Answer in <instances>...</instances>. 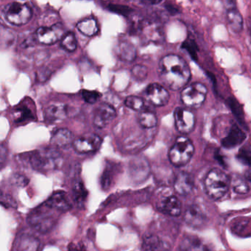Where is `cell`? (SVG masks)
<instances>
[{"instance_id": "cell-42", "label": "cell", "mask_w": 251, "mask_h": 251, "mask_svg": "<svg viewBox=\"0 0 251 251\" xmlns=\"http://www.w3.org/2000/svg\"><path fill=\"white\" fill-rule=\"evenodd\" d=\"M166 9L168 11V12L170 13L172 15H176V14H178V10L177 8H175L173 5H170V4H168V5H165Z\"/></svg>"}, {"instance_id": "cell-21", "label": "cell", "mask_w": 251, "mask_h": 251, "mask_svg": "<svg viewBox=\"0 0 251 251\" xmlns=\"http://www.w3.org/2000/svg\"><path fill=\"white\" fill-rule=\"evenodd\" d=\"M227 22L229 28L235 33H239L243 29V18L234 7L229 8L227 11Z\"/></svg>"}, {"instance_id": "cell-6", "label": "cell", "mask_w": 251, "mask_h": 251, "mask_svg": "<svg viewBox=\"0 0 251 251\" xmlns=\"http://www.w3.org/2000/svg\"><path fill=\"white\" fill-rule=\"evenodd\" d=\"M183 89L180 94V99L186 106L198 108L205 102L208 90L202 83H192Z\"/></svg>"}, {"instance_id": "cell-20", "label": "cell", "mask_w": 251, "mask_h": 251, "mask_svg": "<svg viewBox=\"0 0 251 251\" xmlns=\"http://www.w3.org/2000/svg\"><path fill=\"white\" fill-rule=\"evenodd\" d=\"M194 180L192 176L186 173H180L175 180V190L180 195H187L194 189Z\"/></svg>"}, {"instance_id": "cell-38", "label": "cell", "mask_w": 251, "mask_h": 251, "mask_svg": "<svg viewBox=\"0 0 251 251\" xmlns=\"http://www.w3.org/2000/svg\"><path fill=\"white\" fill-rule=\"evenodd\" d=\"M82 97L87 103L95 104L100 98L101 94L96 91H82Z\"/></svg>"}, {"instance_id": "cell-32", "label": "cell", "mask_w": 251, "mask_h": 251, "mask_svg": "<svg viewBox=\"0 0 251 251\" xmlns=\"http://www.w3.org/2000/svg\"><path fill=\"white\" fill-rule=\"evenodd\" d=\"M181 49L185 50L194 61L198 60V53L199 49H198V44L193 39L190 37L186 39L182 44Z\"/></svg>"}, {"instance_id": "cell-37", "label": "cell", "mask_w": 251, "mask_h": 251, "mask_svg": "<svg viewBox=\"0 0 251 251\" xmlns=\"http://www.w3.org/2000/svg\"><path fill=\"white\" fill-rule=\"evenodd\" d=\"M236 158L242 164L249 166L251 161V151L249 147H243L241 148L236 155Z\"/></svg>"}, {"instance_id": "cell-2", "label": "cell", "mask_w": 251, "mask_h": 251, "mask_svg": "<svg viewBox=\"0 0 251 251\" xmlns=\"http://www.w3.org/2000/svg\"><path fill=\"white\" fill-rule=\"evenodd\" d=\"M30 163L31 167L37 171H53L62 165L63 157L56 148H42L31 152Z\"/></svg>"}, {"instance_id": "cell-3", "label": "cell", "mask_w": 251, "mask_h": 251, "mask_svg": "<svg viewBox=\"0 0 251 251\" xmlns=\"http://www.w3.org/2000/svg\"><path fill=\"white\" fill-rule=\"evenodd\" d=\"M230 179L223 170L214 168L207 174L204 180L205 193L214 201L221 199L228 192Z\"/></svg>"}, {"instance_id": "cell-35", "label": "cell", "mask_w": 251, "mask_h": 251, "mask_svg": "<svg viewBox=\"0 0 251 251\" xmlns=\"http://www.w3.org/2000/svg\"><path fill=\"white\" fill-rule=\"evenodd\" d=\"M232 230L236 234L241 236V235H245L248 233V236L250 235V222L249 221H239L235 223L232 226Z\"/></svg>"}, {"instance_id": "cell-30", "label": "cell", "mask_w": 251, "mask_h": 251, "mask_svg": "<svg viewBox=\"0 0 251 251\" xmlns=\"http://www.w3.org/2000/svg\"><path fill=\"white\" fill-rule=\"evenodd\" d=\"M61 46L68 52H74L77 49V42L73 33H66L61 39Z\"/></svg>"}, {"instance_id": "cell-29", "label": "cell", "mask_w": 251, "mask_h": 251, "mask_svg": "<svg viewBox=\"0 0 251 251\" xmlns=\"http://www.w3.org/2000/svg\"><path fill=\"white\" fill-rule=\"evenodd\" d=\"M13 117H14V121L19 123H24V122L28 121V120H31L34 118L32 111L25 105L17 108L13 114Z\"/></svg>"}, {"instance_id": "cell-8", "label": "cell", "mask_w": 251, "mask_h": 251, "mask_svg": "<svg viewBox=\"0 0 251 251\" xmlns=\"http://www.w3.org/2000/svg\"><path fill=\"white\" fill-rule=\"evenodd\" d=\"M66 34V29L62 24L53 25L50 27H42L36 31V39L45 45H52L62 39Z\"/></svg>"}, {"instance_id": "cell-25", "label": "cell", "mask_w": 251, "mask_h": 251, "mask_svg": "<svg viewBox=\"0 0 251 251\" xmlns=\"http://www.w3.org/2000/svg\"><path fill=\"white\" fill-rule=\"evenodd\" d=\"M139 123L144 128H152L156 126L158 119L153 111L145 108L139 113Z\"/></svg>"}, {"instance_id": "cell-15", "label": "cell", "mask_w": 251, "mask_h": 251, "mask_svg": "<svg viewBox=\"0 0 251 251\" xmlns=\"http://www.w3.org/2000/svg\"><path fill=\"white\" fill-rule=\"evenodd\" d=\"M246 139L245 132L236 124L233 125L226 137L223 138L221 143L223 148L232 149L240 145Z\"/></svg>"}, {"instance_id": "cell-11", "label": "cell", "mask_w": 251, "mask_h": 251, "mask_svg": "<svg viewBox=\"0 0 251 251\" xmlns=\"http://www.w3.org/2000/svg\"><path fill=\"white\" fill-rule=\"evenodd\" d=\"M116 117L117 112L112 105L107 103L100 104L94 113V126L98 128H104L108 126Z\"/></svg>"}, {"instance_id": "cell-18", "label": "cell", "mask_w": 251, "mask_h": 251, "mask_svg": "<svg viewBox=\"0 0 251 251\" xmlns=\"http://www.w3.org/2000/svg\"><path fill=\"white\" fill-rule=\"evenodd\" d=\"M67 107L64 104L50 105L45 111V121L48 123H57L65 120L67 116Z\"/></svg>"}, {"instance_id": "cell-34", "label": "cell", "mask_w": 251, "mask_h": 251, "mask_svg": "<svg viewBox=\"0 0 251 251\" xmlns=\"http://www.w3.org/2000/svg\"><path fill=\"white\" fill-rule=\"evenodd\" d=\"M22 250H36L39 249V242L36 238L33 236H27V237L23 238L22 239L21 244H20Z\"/></svg>"}, {"instance_id": "cell-41", "label": "cell", "mask_w": 251, "mask_h": 251, "mask_svg": "<svg viewBox=\"0 0 251 251\" xmlns=\"http://www.w3.org/2000/svg\"><path fill=\"white\" fill-rule=\"evenodd\" d=\"M14 182L19 186H20V185L25 186L27 182H28V179L26 178L24 176H16L15 178H14Z\"/></svg>"}, {"instance_id": "cell-19", "label": "cell", "mask_w": 251, "mask_h": 251, "mask_svg": "<svg viewBox=\"0 0 251 251\" xmlns=\"http://www.w3.org/2000/svg\"><path fill=\"white\" fill-rule=\"evenodd\" d=\"M74 141L73 133L67 128H61L54 132L51 144L56 149H64L70 147Z\"/></svg>"}, {"instance_id": "cell-17", "label": "cell", "mask_w": 251, "mask_h": 251, "mask_svg": "<svg viewBox=\"0 0 251 251\" xmlns=\"http://www.w3.org/2000/svg\"><path fill=\"white\" fill-rule=\"evenodd\" d=\"M45 202L51 208L60 212L68 211L72 207L71 202L68 196L63 191H59L52 194Z\"/></svg>"}, {"instance_id": "cell-1", "label": "cell", "mask_w": 251, "mask_h": 251, "mask_svg": "<svg viewBox=\"0 0 251 251\" xmlns=\"http://www.w3.org/2000/svg\"><path fill=\"white\" fill-rule=\"evenodd\" d=\"M158 73L161 82L173 91L184 88L192 76L187 63L176 55H167L161 58Z\"/></svg>"}, {"instance_id": "cell-40", "label": "cell", "mask_w": 251, "mask_h": 251, "mask_svg": "<svg viewBox=\"0 0 251 251\" xmlns=\"http://www.w3.org/2000/svg\"><path fill=\"white\" fill-rule=\"evenodd\" d=\"M0 203L5 205L6 206H8V205L12 206L14 204L11 198H8V197L6 198V197L4 196L1 192H0Z\"/></svg>"}, {"instance_id": "cell-28", "label": "cell", "mask_w": 251, "mask_h": 251, "mask_svg": "<svg viewBox=\"0 0 251 251\" xmlns=\"http://www.w3.org/2000/svg\"><path fill=\"white\" fill-rule=\"evenodd\" d=\"M164 243L158 236H150L144 239L142 249L146 251H156L165 249Z\"/></svg>"}, {"instance_id": "cell-22", "label": "cell", "mask_w": 251, "mask_h": 251, "mask_svg": "<svg viewBox=\"0 0 251 251\" xmlns=\"http://www.w3.org/2000/svg\"><path fill=\"white\" fill-rule=\"evenodd\" d=\"M77 28L82 34L89 37L95 36L99 31L98 22L92 18L85 19L77 23Z\"/></svg>"}, {"instance_id": "cell-9", "label": "cell", "mask_w": 251, "mask_h": 251, "mask_svg": "<svg viewBox=\"0 0 251 251\" xmlns=\"http://www.w3.org/2000/svg\"><path fill=\"white\" fill-rule=\"evenodd\" d=\"M174 118L176 128L180 133L188 134L195 128V114L189 110L178 107L175 110Z\"/></svg>"}, {"instance_id": "cell-14", "label": "cell", "mask_w": 251, "mask_h": 251, "mask_svg": "<svg viewBox=\"0 0 251 251\" xmlns=\"http://www.w3.org/2000/svg\"><path fill=\"white\" fill-rule=\"evenodd\" d=\"M157 208L167 215L178 217L181 213V202L175 195H169L158 201Z\"/></svg>"}, {"instance_id": "cell-23", "label": "cell", "mask_w": 251, "mask_h": 251, "mask_svg": "<svg viewBox=\"0 0 251 251\" xmlns=\"http://www.w3.org/2000/svg\"><path fill=\"white\" fill-rule=\"evenodd\" d=\"M118 55L123 61L132 62L137 56L136 48L130 42H121L118 47Z\"/></svg>"}, {"instance_id": "cell-16", "label": "cell", "mask_w": 251, "mask_h": 251, "mask_svg": "<svg viewBox=\"0 0 251 251\" xmlns=\"http://www.w3.org/2000/svg\"><path fill=\"white\" fill-rule=\"evenodd\" d=\"M120 170L121 167L120 164L115 162L107 163L100 178V184L103 190H108L111 188L117 176L120 174Z\"/></svg>"}, {"instance_id": "cell-24", "label": "cell", "mask_w": 251, "mask_h": 251, "mask_svg": "<svg viewBox=\"0 0 251 251\" xmlns=\"http://www.w3.org/2000/svg\"><path fill=\"white\" fill-rule=\"evenodd\" d=\"M205 246L206 245H204L202 241L197 236H188L182 240L180 248L183 251H205L208 249Z\"/></svg>"}, {"instance_id": "cell-13", "label": "cell", "mask_w": 251, "mask_h": 251, "mask_svg": "<svg viewBox=\"0 0 251 251\" xmlns=\"http://www.w3.org/2000/svg\"><path fill=\"white\" fill-rule=\"evenodd\" d=\"M184 220L191 227L199 228L206 222L205 211L198 204H192L185 211Z\"/></svg>"}, {"instance_id": "cell-7", "label": "cell", "mask_w": 251, "mask_h": 251, "mask_svg": "<svg viewBox=\"0 0 251 251\" xmlns=\"http://www.w3.org/2000/svg\"><path fill=\"white\" fill-rule=\"evenodd\" d=\"M33 15L31 8L26 4L12 2L5 8V16L7 21L17 26L24 25L30 21Z\"/></svg>"}, {"instance_id": "cell-33", "label": "cell", "mask_w": 251, "mask_h": 251, "mask_svg": "<svg viewBox=\"0 0 251 251\" xmlns=\"http://www.w3.org/2000/svg\"><path fill=\"white\" fill-rule=\"evenodd\" d=\"M108 9L111 12L114 13V14L124 16V17H127L133 12V9L130 8V7L117 5V4H109L108 5Z\"/></svg>"}, {"instance_id": "cell-10", "label": "cell", "mask_w": 251, "mask_h": 251, "mask_svg": "<svg viewBox=\"0 0 251 251\" xmlns=\"http://www.w3.org/2000/svg\"><path fill=\"white\" fill-rule=\"evenodd\" d=\"M102 142V139L98 135L88 133L74 139L73 145L77 152L86 154L95 152L99 150Z\"/></svg>"}, {"instance_id": "cell-36", "label": "cell", "mask_w": 251, "mask_h": 251, "mask_svg": "<svg viewBox=\"0 0 251 251\" xmlns=\"http://www.w3.org/2000/svg\"><path fill=\"white\" fill-rule=\"evenodd\" d=\"M132 75L136 80H144L148 77V68L145 66L136 65L132 69Z\"/></svg>"}, {"instance_id": "cell-43", "label": "cell", "mask_w": 251, "mask_h": 251, "mask_svg": "<svg viewBox=\"0 0 251 251\" xmlns=\"http://www.w3.org/2000/svg\"><path fill=\"white\" fill-rule=\"evenodd\" d=\"M142 3L145 4V5H158L160 2H161L162 0H139Z\"/></svg>"}, {"instance_id": "cell-4", "label": "cell", "mask_w": 251, "mask_h": 251, "mask_svg": "<svg viewBox=\"0 0 251 251\" xmlns=\"http://www.w3.org/2000/svg\"><path fill=\"white\" fill-rule=\"evenodd\" d=\"M57 211L44 202L30 213L27 217V223L38 232L48 233L57 223Z\"/></svg>"}, {"instance_id": "cell-12", "label": "cell", "mask_w": 251, "mask_h": 251, "mask_svg": "<svg viewBox=\"0 0 251 251\" xmlns=\"http://www.w3.org/2000/svg\"><path fill=\"white\" fill-rule=\"evenodd\" d=\"M145 97L152 105L155 106H164L170 100L168 91L158 83H152L145 89Z\"/></svg>"}, {"instance_id": "cell-31", "label": "cell", "mask_w": 251, "mask_h": 251, "mask_svg": "<svg viewBox=\"0 0 251 251\" xmlns=\"http://www.w3.org/2000/svg\"><path fill=\"white\" fill-rule=\"evenodd\" d=\"M125 105L133 111H141L145 109V101L137 96H129L125 100Z\"/></svg>"}, {"instance_id": "cell-39", "label": "cell", "mask_w": 251, "mask_h": 251, "mask_svg": "<svg viewBox=\"0 0 251 251\" xmlns=\"http://www.w3.org/2000/svg\"><path fill=\"white\" fill-rule=\"evenodd\" d=\"M8 158V149L3 145H0V168L4 167Z\"/></svg>"}, {"instance_id": "cell-27", "label": "cell", "mask_w": 251, "mask_h": 251, "mask_svg": "<svg viewBox=\"0 0 251 251\" xmlns=\"http://www.w3.org/2000/svg\"><path fill=\"white\" fill-rule=\"evenodd\" d=\"M73 198L77 205H83L87 198L88 192L84 184L78 180L75 183L73 188Z\"/></svg>"}, {"instance_id": "cell-26", "label": "cell", "mask_w": 251, "mask_h": 251, "mask_svg": "<svg viewBox=\"0 0 251 251\" xmlns=\"http://www.w3.org/2000/svg\"><path fill=\"white\" fill-rule=\"evenodd\" d=\"M230 185L236 193L245 195L249 192V181L247 180L246 177L235 176L232 180H230Z\"/></svg>"}, {"instance_id": "cell-5", "label": "cell", "mask_w": 251, "mask_h": 251, "mask_svg": "<svg viewBox=\"0 0 251 251\" xmlns=\"http://www.w3.org/2000/svg\"><path fill=\"white\" fill-rule=\"evenodd\" d=\"M195 147L189 138L179 136L169 151V159L176 167L186 165L192 159Z\"/></svg>"}]
</instances>
